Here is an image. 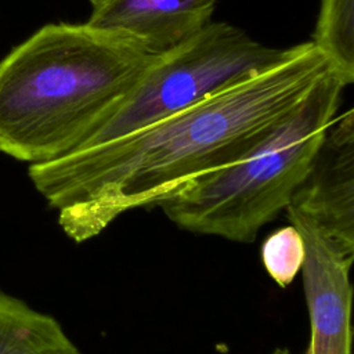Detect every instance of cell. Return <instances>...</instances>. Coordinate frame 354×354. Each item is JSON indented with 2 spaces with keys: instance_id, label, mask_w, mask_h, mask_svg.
I'll return each mask as SVG.
<instances>
[{
  "instance_id": "1",
  "label": "cell",
  "mask_w": 354,
  "mask_h": 354,
  "mask_svg": "<svg viewBox=\"0 0 354 354\" xmlns=\"http://www.w3.org/2000/svg\"><path fill=\"white\" fill-rule=\"evenodd\" d=\"M311 41L274 66L109 142L33 163L28 174L75 242L238 159L329 71Z\"/></svg>"
},
{
  "instance_id": "2",
  "label": "cell",
  "mask_w": 354,
  "mask_h": 354,
  "mask_svg": "<svg viewBox=\"0 0 354 354\" xmlns=\"http://www.w3.org/2000/svg\"><path fill=\"white\" fill-rule=\"evenodd\" d=\"M156 55L87 22L43 26L0 62V151L33 165L79 148Z\"/></svg>"
},
{
  "instance_id": "3",
  "label": "cell",
  "mask_w": 354,
  "mask_h": 354,
  "mask_svg": "<svg viewBox=\"0 0 354 354\" xmlns=\"http://www.w3.org/2000/svg\"><path fill=\"white\" fill-rule=\"evenodd\" d=\"M346 84L329 69L253 147L158 206L177 227L250 243L306 180Z\"/></svg>"
},
{
  "instance_id": "4",
  "label": "cell",
  "mask_w": 354,
  "mask_h": 354,
  "mask_svg": "<svg viewBox=\"0 0 354 354\" xmlns=\"http://www.w3.org/2000/svg\"><path fill=\"white\" fill-rule=\"evenodd\" d=\"M288 51L256 41L228 22L210 21L158 54L118 109L76 149L109 142L184 111L274 66Z\"/></svg>"
},
{
  "instance_id": "5",
  "label": "cell",
  "mask_w": 354,
  "mask_h": 354,
  "mask_svg": "<svg viewBox=\"0 0 354 354\" xmlns=\"http://www.w3.org/2000/svg\"><path fill=\"white\" fill-rule=\"evenodd\" d=\"M285 212L304 243L300 271L310 317V340L303 354H351L350 270L354 249L329 238L295 207L288 205Z\"/></svg>"
},
{
  "instance_id": "6",
  "label": "cell",
  "mask_w": 354,
  "mask_h": 354,
  "mask_svg": "<svg viewBox=\"0 0 354 354\" xmlns=\"http://www.w3.org/2000/svg\"><path fill=\"white\" fill-rule=\"evenodd\" d=\"M289 206L324 234L354 249V112L336 116Z\"/></svg>"
},
{
  "instance_id": "7",
  "label": "cell",
  "mask_w": 354,
  "mask_h": 354,
  "mask_svg": "<svg viewBox=\"0 0 354 354\" xmlns=\"http://www.w3.org/2000/svg\"><path fill=\"white\" fill-rule=\"evenodd\" d=\"M87 24L124 33L153 54L189 39L212 21L216 0H90Z\"/></svg>"
},
{
  "instance_id": "8",
  "label": "cell",
  "mask_w": 354,
  "mask_h": 354,
  "mask_svg": "<svg viewBox=\"0 0 354 354\" xmlns=\"http://www.w3.org/2000/svg\"><path fill=\"white\" fill-rule=\"evenodd\" d=\"M0 354H82L59 322L0 290Z\"/></svg>"
},
{
  "instance_id": "9",
  "label": "cell",
  "mask_w": 354,
  "mask_h": 354,
  "mask_svg": "<svg viewBox=\"0 0 354 354\" xmlns=\"http://www.w3.org/2000/svg\"><path fill=\"white\" fill-rule=\"evenodd\" d=\"M311 43L346 84L354 82V0H321Z\"/></svg>"
},
{
  "instance_id": "10",
  "label": "cell",
  "mask_w": 354,
  "mask_h": 354,
  "mask_svg": "<svg viewBox=\"0 0 354 354\" xmlns=\"http://www.w3.org/2000/svg\"><path fill=\"white\" fill-rule=\"evenodd\" d=\"M304 260V243L300 232L292 225L270 234L261 245V261L268 275L281 286H289Z\"/></svg>"
},
{
  "instance_id": "11",
  "label": "cell",
  "mask_w": 354,
  "mask_h": 354,
  "mask_svg": "<svg viewBox=\"0 0 354 354\" xmlns=\"http://www.w3.org/2000/svg\"><path fill=\"white\" fill-rule=\"evenodd\" d=\"M274 354H289V350L286 348H278L274 351Z\"/></svg>"
}]
</instances>
